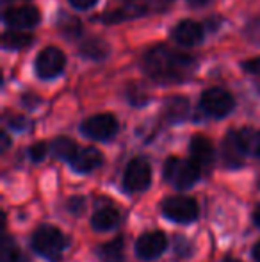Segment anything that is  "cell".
<instances>
[{
    "mask_svg": "<svg viewBox=\"0 0 260 262\" xmlns=\"http://www.w3.org/2000/svg\"><path fill=\"white\" fill-rule=\"evenodd\" d=\"M118 223H120V212L114 207H104L97 210L93 220H91L93 228H97L100 232L112 230L114 227H118Z\"/></svg>",
    "mask_w": 260,
    "mask_h": 262,
    "instance_id": "ac0fdd59",
    "label": "cell"
},
{
    "mask_svg": "<svg viewBox=\"0 0 260 262\" xmlns=\"http://www.w3.org/2000/svg\"><path fill=\"white\" fill-rule=\"evenodd\" d=\"M253 259L257 262H260V241L255 245V248H253Z\"/></svg>",
    "mask_w": 260,
    "mask_h": 262,
    "instance_id": "4dcf8cb0",
    "label": "cell"
},
{
    "mask_svg": "<svg viewBox=\"0 0 260 262\" xmlns=\"http://www.w3.org/2000/svg\"><path fill=\"white\" fill-rule=\"evenodd\" d=\"M52 152H54V156H56V157L72 162L73 159L77 157V154H79V148H77V145L72 141V139L57 138L56 141L52 143Z\"/></svg>",
    "mask_w": 260,
    "mask_h": 262,
    "instance_id": "44dd1931",
    "label": "cell"
},
{
    "mask_svg": "<svg viewBox=\"0 0 260 262\" xmlns=\"http://www.w3.org/2000/svg\"><path fill=\"white\" fill-rule=\"evenodd\" d=\"M173 39L182 47H196L203 41V27L195 20H184L173 29Z\"/></svg>",
    "mask_w": 260,
    "mask_h": 262,
    "instance_id": "4fadbf2b",
    "label": "cell"
},
{
    "mask_svg": "<svg viewBox=\"0 0 260 262\" xmlns=\"http://www.w3.org/2000/svg\"><path fill=\"white\" fill-rule=\"evenodd\" d=\"M143 70L159 84H180L195 73L196 59L168 45H157L145 54Z\"/></svg>",
    "mask_w": 260,
    "mask_h": 262,
    "instance_id": "6da1fadb",
    "label": "cell"
},
{
    "mask_svg": "<svg viewBox=\"0 0 260 262\" xmlns=\"http://www.w3.org/2000/svg\"><path fill=\"white\" fill-rule=\"evenodd\" d=\"M152 182V168L148 161L141 157H135L129 162L123 175V187L130 193H139L145 191Z\"/></svg>",
    "mask_w": 260,
    "mask_h": 262,
    "instance_id": "ba28073f",
    "label": "cell"
},
{
    "mask_svg": "<svg viewBox=\"0 0 260 262\" xmlns=\"http://www.w3.org/2000/svg\"><path fill=\"white\" fill-rule=\"evenodd\" d=\"M7 146H9V138H7V134H2V148L6 150Z\"/></svg>",
    "mask_w": 260,
    "mask_h": 262,
    "instance_id": "d6a6232c",
    "label": "cell"
},
{
    "mask_svg": "<svg viewBox=\"0 0 260 262\" xmlns=\"http://www.w3.org/2000/svg\"><path fill=\"white\" fill-rule=\"evenodd\" d=\"M86 207V204H84L82 198H72V200L68 202V209L72 210L73 214H80Z\"/></svg>",
    "mask_w": 260,
    "mask_h": 262,
    "instance_id": "83f0119b",
    "label": "cell"
},
{
    "mask_svg": "<svg viewBox=\"0 0 260 262\" xmlns=\"http://www.w3.org/2000/svg\"><path fill=\"white\" fill-rule=\"evenodd\" d=\"M4 2H11V0H4Z\"/></svg>",
    "mask_w": 260,
    "mask_h": 262,
    "instance_id": "8d00e7d4",
    "label": "cell"
},
{
    "mask_svg": "<svg viewBox=\"0 0 260 262\" xmlns=\"http://www.w3.org/2000/svg\"><path fill=\"white\" fill-rule=\"evenodd\" d=\"M164 177L177 189H187L195 186L201 177V169L193 161L170 157L164 164Z\"/></svg>",
    "mask_w": 260,
    "mask_h": 262,
    "instance_id": "3957f363",
    "label": "cell"
},
{
    "mask_svg": "<svg viewBox=\"0 0 260 262\" xmlns=\"http://www.w3.org/2000/svg\"><path fill=\"white\" fill-rule=\"evenodd\" d=\"M150 11V0H125L120 7L111 9L107 14H104L102 20L107 24H116V21L129 20V18L143 16Z\"/></svg>",
    "mask_w": 260,
    "mask_h": 262,
    "instance_id": "8fae6325",
    "label": "cell"
},
{
    "mask_svg": "<svg viewBox=\"0 0 260 262\" xmlns=\"http://www.w3.org/2000/svg\"><path fill=\"white\" fill-rule=\"evenodd\" d=\"M189 152H191V161L195 162L200 169H207L214 162V146L203 136H195L189 145Z\"/></svg>",
    "mask_w": 260,
    "mask_h": 262,
    "instance_id": "5bb4252c",
    "label": "cell"
},
{
    "mask_svg": "<svg viewBox=\"0 0 260 262\" xmlns=\"http://www.w3.org/2000/svg\"><path fill=\"white\" fill-rule=\"evenodd\" d=\"M162 212L168 220L177 223H191L198 217V204L189 196H171L162 204Z\"/></svg>",
    "mask_w": 260,
    "mask_h": 262,
    "instance_id": "52a82bcc",
    "label": "cell"
},
{
    "mask_svg": "<svg viewBox=\"0 0 260 262\" xmlns=\"http://www.w3.org/2000/svg\"><path fill=\"white\" fill-rule=\"evenodd\" d=\"M208 0H189V4L191 6H203V4H207Z\"/></svg>",
    "mask_w": 260,
    "mask_h": 262,
    "instance_id": "836d02e7",
    "label": "cell"
},
{
    "mask_svg": "<svg viewBox=\"0 0 260 262\" xmlns=\"http://www.w3.org/2000/svg\"><path fill=\"white\" fill-rule=\"evenodd\" d=\"M80 55L87 59H93V61H100L109 55V45L102 38H87L80 43L79 47Z\"/></svg>",
    "mask_w": 260,
    "mask_h": 262,
    "instance_id": "e0dca14e",
    "label": "cell"
},
{
    "mask_svg": "<svg viewBox=\"0 0 260 262\" xmlns=\"http://www.w3.org/2000/svg\"><path fill=\"white\" fill-rule=\"evenodd\" d=\"M233 105H235L233 97L221 88L207 90L200 98L201 111L210 118H225L233 111Z\"/></svg>",
    "mask_w": 260,
    "mask_h": 262,
    "instance_id": "5b68a950",
    "label": "cell"
},
{
    "mask_svg": "<svg viewBox=\"0 0 260 262\" xmlns=\"http://www.w3.org/2000/svg\"><path fill=\"white\" fill-rule=\"evenodd\" d=\"M255 156H258V159H260V146H258V150H257V154Z\"/></svg>",
    "mask_w": 260,
    "mask_h": 262,
    "instance_id": "d590c367",
    "label": "cell"
},
{
    "mask_svg": "<svg viewBox=\"0 0 260 262\" xmlns=\"http://www.w3.org/2000/svg\"><path fill=\"white\" fill-rule=\"evenodd\" d=\"M64 66H66L64 54L61 52L59 49H56V47H46V49H43L41 52L38 54L36 62H34L36 75L45 80L59 77L61 73H63Z\"/></svg>",
    "mask_w": 260,
    "mask_h": 262,
    "instance_id": "8992f818",
    "label": "cell"
},
{
    "mask_svg": "<svg viewBox=\"0 0 260 262\" xmlns=\"http://www.w3.org/2000/svg\"><path fill=\"white\" fill-rule=\"evenodd\" d=\"M175 252H177V255H180V257H187L189 253H191V245H189L187 239L178 237L177 241H175Z\"/></svg>",
    "mask_w": 260,
    "mask_h": 262,
    "instance_id": "484cf974",
    "label": "cell"
},
{
    "mask_svg": "<svg viewBox=\"0 0 260 262\" xmlns=\"http://www.w3.org/2000/svg\"><path fill=\"white\" fill-rule=\"evenodd\" d=\"M9 127L14 128V130H23L27 127V120L23 116H14L9 120Z\"/></svg>",
    "mask_w": 260,
    "mask_h": 262,
    "instance_id": "f1b7e54d",
    "label": "cell"
},
{
    "mask_svg": "<svg viewBox=\"0 0 260 262\" xmlns=\"http://www.w3.org/2000/svg\"><path fill=\"white\" fill-rule=\"evenodd\" d=\"M97 2L98 0H69V4H72L75 9H89V7H93Z\"/></svg>",
    "mask_w": 260,
    "mask_h": 262,
    "instance_id": "f546056e",
    "label": "cell"
},
{
    "mask_svg": "<svg viewBox=\"0 0 260 262\" xmlns=\"http://www.w3.org/2000/svg\"><path fill=\"white\" fill-rule=\"evenodd\" d=\"M168 248V239L160 230L145 232L135 243V253L141 260H153Z\"/></svg>",
    "mask_w": 260,
    "mask_h": 262,
    "instance_id": "9c48e42d",
    "label": "cell"
},
{
    "mask_svg": "<svg viewBox=\"0 0 260 262\" xmlns=\"http://www.w3.org/2000/svg\"><path fill=\"white\" fill-rule=\"evenodd\" d=\"M32 248L49 260L61 259L66 248V237L59 228L52 225H43L32 234Z\"/></svg>",
    "mask_w": 260,
    "mask_h": 262,
    "instance_id": "7a4b0ae2",
    "label": "cell"
},
{
    "mask_svg": "<svg viewBox=\"0 0 260 262\" xmlns=\"http://www.w3.org/2000/svg\"><path fill=\"white\" fill-rule=\"evenodd\" d=\"M45 156H46L45 143H36V145H32L31 150H29V157H31L34 162H41L43 159H45Z\"/></svg>",
    "mask_w": 260,
    "mask_h": 262,
    "instance_id": "d4e9b609",
    "label": "cell"
},
{
    "mask_svg": "<svg viewBox=\"0 0 260 262\" xmlns=\"http://www.w3.org/2000/svg\"><path fill=\"white\" fill-rule=\"evenodd\" d=\"M102 161H104L102 154L98 152L97 148L91 146V148L79 150L77 157L72 161V168L75 169L77 173H91V171H94L98 166H102Z\"/></svg>",
    "mask_w": 260,
    "mask_h": 262,
    "instance_id": "9a60e30c",
    "label": "cell"
},
{
    "mask_svg": "<svg viewBox=\"0 0 260 262\" xmlns=\"http://www.w3.org/2000/svg\"><path fill=\"white\" fill-rule=\"evenodd\" d=\"M127 98H129L130 104H134V105H145L146 102H148V95H146L145 90H143L141 86H137V84H132L129 88Z\"/></svg>",
    "mask_w": 260,
    "mask_h": 262,
    "instance_id": "cb8c5ba5",
    "label": "cell"
},
{
    "mask_svg": "<svg viewBox=\"0 0 260 262\" xmlns=\"http://www.w3.org/2000/svg\"><path fill=\"white\" fill-rule=\"evenodd\" d=\"M2 20L13 31H16V29H32L39 21V11L32 6L11 7V9H7L4 13Z\"/></svg>",
    "mask_w": 260,
    "mask_h": 262,
    "instance_id": "30bf717a",
    "label": "cell"
},
{
    "mask_svg": "<svg viewBox=\"0 0 260 262\" xmlns=\"http://www.w3.org/2000/svg\"><path fill=\"white\" fill-rule=\"evenodd\" d=\"M32 43V36L20 31H7L2 36V45L7 50H21Z\"/></svg>",
    "mask_w": 260,
    "mask_h": 262,
    "instance_id": "d6986e66",
    "label": "cell"
},
{
    "mask_svg": "<svg viewBox=\"0 0 260 262\" xmlns=\"http://www.w3.org/2000/svg\"><path fill=\"white\" fill-rule=\"evenodd\" d=\"M0 259H2V262H20L21 260L20 248H18L16 243H14L13 239L6 237L2 241V252H0Z\"/></svg>",
    "mask_w": 260,
    "mask_h": 262,
    "instance_id": "603a6c76",
    "label": "cell"
},
{
    "mask_svg": "<svg viewBox=\"0 0 260 262\" xmlns=\"http://www.w3.org/2000/svg\"><path fill=\"white\" fill-rule=\"evenodd\" d=\"M189 113V102L184 97H173L164 105V118L171 123H180L187 118Z\"/></svg>",
    "mask_w": 260,
    "mask_h": 262,
    "instance_id": "2e32d148",
    "label": "cell"
},
{
    "mask_svg": "<svg viewBox=\"0 0 260 262\" xmlns=\"http://www.w3.org/2000/svg\"><path fill=\"white\" fill-rule=\"evenodd\" d=\"M100 257L104 262H123L125 259V248H123V239L116 237L111 243L100 248Z\"/></svg>",
    "mask_w": 260,
    "mask_h": 262,
    "instance_id": "ffe728a7",
    "label": "cell"
},
{
    "mask_svg": "<svg viewBox=\"0 0 260 262\" xmlns=\"http://www.w3.org/2000/svg\"><path fill=\"white\" fill-rule=\"evenodd\" d=\"M57 29H59V32L64 36V38L68 39H75L80 36V32H82V27H80V21L77 20V18L73 16H63L57 20Z\"/></svg>",
    "mask_w": 260,
    "mask_h": 262,
    "instance_id": "7402d4cb",
    "label": "cell"
},
{
    "mask_svg": "<svg viewBox=\"0 0 260 262\" xmlns=\"http://www.w3.org/2000/svg\"><path fill=\"white\" fill-rule=\"evenodd\" d=\"M221 156L228 168H239V166L244 164L246 150H244L243 143H241L239 136H237V130H232L226 134L225 141H223Z\"/></svg>",
    "mask_w": 260,
    "mask_h": 262,
    "instance_id": "7c38bea8",
    "label": "cell"
},
{
    "mask_svg": "<svg viewBox=\"0 0 260 262\" xmlns=\"http://www.w3.org/2000/svg\"><path fill=\"white\" fill-rule=\"evenodd\" d=\"M243 70L251 75H260V57L250 59V61H244L243 62Z\"/></svg>",
    "mask_w": 260,
    "mask_h": 262,
    "instance_id": "4316f807",
    "label": "cell"
},
{
    "mask_svg": "<svg viewBox=\"0 0 260 262\" xmlns=\"http://www.w3.org/2000/svg\"><path fill=\"white\" fill-rule=\"evenodd\" d=\"M80 132L94 141H107V139L114 138L118 132V120L109 113L94 114L86 121H82Z\"/></svg>",
    "mask_w": 260,
    "mask_h": 262,
    "instance_id": "277c9868",
    "label": "cell"
},
{
    "mask_svg": "<svg viewBox=\"0 0 260 262\" xmlns=\"http://www.w3.org/2000/svg\"><path fill=\"white\" fill-rule=\"evenodd\" d=\"M253 221H255V225H257V227H260V205L255 209V212H253Z\"/></svg>",
    "mask_w": 260,
    "mask_h": 262,
    "instance_id": "1f68e13d",
    "label": "cell"
},
{
    "mask_svg": "<svg viewBox=\"0 0 260 262\" xmlns=\"http://www.w3.org/2000/svg\"><path fill=\"white\" fill-rule=\"evenodd\" d=\"M223 262H239V260H237V259H225Z\"/></svg>",
    "mask_w": 260,
    "mask_h": 262,
    "instance_id": "e575fe53",
    "label": "cell"
}]
</instances>
